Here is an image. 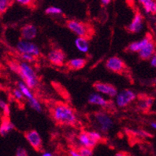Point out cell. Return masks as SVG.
<instances>
[{
    "instance_id": "cell-20",
    "label": "cell",
    "mask_w": 156,
    "mask_h": 156,
    "mask_svg": "<svg viewBox=\"0 0 156 156\" xmlns=\"http://www.w3.org/2000/svg\"><path fill=\"white\" fill-rule=\"evenodd\" d=\"M153 103H154V98L152 97L146 96V97L140 98L138 100L137 104H136V107L141 112H146L151 108Z\"/></svg>"
},
{
    "instance_id": "cell-9",
    "label": "cell",
    "mask_w": 156,
    "mask_h": 156,
    "mask_svg": "<svg viewBox=\"0 0 156 156\" xmlns=\"http://www.w3.org/2000/svg\"><path fill=\"white\" fill-rule=\"evenodd\" d=\"M105 67L115 73L122 74L126 69V65L122 58L118 56L109 57L105 62Z\"/></svg>"
},
{
    "instance_id": "cell-37",
    "label": "cell",
    "mask_w": 156,
    "mask_h": 156,
    "mask_svg": "<svg viewBox=\"0 0 156 156\" xmlns=\"http://www.w3.org/2000/svg\"><path fill=\"white\" fill-rule=\"evenodd\" d=\"M41 156H53V154H51V152H49V151H44L41 154Z\"/></svg>"
},
{
    "instance_id": "cell-3",
    "label": "cell",
    "mask_w": 156,
    "mask_h": 156,
    "mask_svg": "<svg viewBox=\"0 0 156 156\" xmlns=\"http://www.w3.org/2000/svg\"><path fill=\"white\" fill-rule=\"evenodd\" d=\"M102 140V135L101 132L97 130L90 131H82L79 133L77 141L80 147L94 148L101 140Z\"/></svg>"
},
{
    "instance_id": "cell-22",
    "label": "cell",
    "mask_w": 156,
    "mask_h": 156,
    "mask_svg": "<svg viewBox=\"0 0 156 156\" xmlns=\"http://www.w3.org/2000/svg\"><path fill=\"white\" fill-rule=\"evenodd\" d=\"M15 128L14 124L8 119L7 117L4 118L0 124V135L2 136H7L9 133L13 130Z\"/></svg>"
},
{
    "instance_id": "cell-26",
    "label": "cell",
    "mask_w": 156,
    "mask_h": 156,
    "mask_svg": "<svg viewBox=\"0 0 156 156\" xmlns=\"http://www.w3.org/2000/svg\"><path fill=\"white\" fill-rule=\"evenodd\" d=\"M81 156H93V149L89 148V147H80L79 148Z\"/></svg>"
},
{
    "instance_id": "cell-18",
    "label": "cell",
    "mask_w": 156,
    "mask_h": 156,
    "mask_svg": "<svg viewBox=\"0 0 156 156\" xmlns=\"http://www.w3.org/2000/svg\"><path fill=\"white\" fill-rule=\"evenodd\" d=\"M66 66L71 70H80L83 69L87 64L86 58L81 57H76V58H70L66 62Z\"/></svg>"
},
{
    "instance_id": "cell-34",
    "label": "cell",
    "mask_w": 156,
    "mask_h": 156,
    "mask_svg": "<svg viewBox=\"0 0 156 156\" xmlns=\"http://www.w3.org/2000/svg\"><path fill=\"white\" fill-rule=\"evenodd\" d=\"M69 156H81L79 150L76 149H70L69 151Z\"/></svg>"
},
{
    "instance_id": "cell-4",
    "label": "cell",
    "mask_w": 156,
    "mask_h": 156,
    "mask_svg": "<svg viewBox=\"0 0 156 156\" xmlns=\"http://www.w3.org/2000/svg\"><path fill=\"white\" fill-rule=\"evenodd\" d=\"M94 122H95L98 131L101 133H107L114 126L112 118L103 111H98L94 114Z\"/></svg>"
},
{
    "instance_id": "cell-29",
    "label": "cell",
    "mask_w": 156,
    "mask_h": 156,
    "mask_svg": "<svg viewBox=\"0 0 156 156\" xmlns=\"http://www.w3.org/2000/svg\"><path fill=\"white\" fill-rule=\"evenodd\" d=\"M9 67L11 71L16 73L18 74V72H19V62H10L9 63Z\"/></svg>"
},
{
    "instance_id": "cell-8",
    "label": "cell",
    "mask_w": 156,
    "mask_h": 156,
    "mask_svg": "<svg viewBox=\"0 0 156 156\" xmlns=\"http://www.w3.org/2000/svg\"><path fill=\"white\" fill-rule=\"evenodd\" d=\"M16 48L20 55L30 54L35 57H38L41 55V50L35 43L30 41H26L23 39L18 41Z\"/></svg>"
},
{
    "instance_id": "cell-11",
    "label": "cell",
    "mask_w": 156,
    "mask_h": 156,
    "mask_svg": "<svg viewBox=\"0 0 156 156\" xmlns=\"http://www.w3.org/2000/svg\"><path fill=\"white\" fill-rule=\"evenodd\" d=\"M94 88L95 89L96 92L109 98H115L118 93V90L115 86L105 82H95L94 83Z\"/></svg>"
},
{
    "instance_id": "cell-24",
    "label": "cell",
    "mask_w": 156,
    "mask_h": 156,
    "mask_svg": "<svg viewBox=\"0 0 156 156\" xmlns=\"http://www.w3.org/2000/svg\"><path fill=\"white\" fill-rule=\"evenodd\" d=\"M12 0H0V13H4L12 5Z\"/></svg>"
},
{
    "instance_id": "cell-31",
    "label": "cell",
    "mask_w": 156,
    "mask_h": 156,
    "mask_svg": "<svg viewBox=\"0 0 156 156\" xmlns=\"http://www.w3.org/2000/svg\"><path fill=\"white\" fill-rule=\"evenodd\" d=\"M20 5H24V6H29L34 2V0H15Z\"/></svg>"
},
{
    "instance_id": "cell-5",
    "label": "cell",
    "mask_w": 156,
    "mask_h": 156,
    "mask_svg": "<svg viewBox=\"0 0 156 156\" xmlns=\"http://www.w3.org/2000/svg\"><path fill=\"white\" fill-rule=\"evenodd\" d=\"M17 87L23 94L24 98H26L30 108L34 110L35 112H42V105H41V102L39 101V100L34 96V93L32 92V89H30L23 80L18 81Z\"/></svg>"
},
{
    "instance_id": "cell-25",
    "label": "cell",
    "mask_w": 156,
    "mask_h": 156,
    "mask_svg": "<svg viewBox=\"0 0 156 156\" xmlns=\"http://www.w3.org/2000/svg\"><path fill=\"white\" fill-rule=\"evenodd\" d=\"M0 108L2 109L5 116H8L10 114V108H9V105L6 103V101H4L2 98H0Z\"/></svg>"
},
{
    "instance_id": "cell-30",
    "label": "cell",
    "mask_w": 156,
    "mask_h": 156,
    "mask_svg": "<svg viewBox=\"0 0 156 156\" xmlns=\"http://www.w3.org/2000/svg\"><path fill=\"white\" fill-rule=\"evenodd\" d=\"M16 156H28V152L24 147H19L16 149Z\"/></svg>"
},
{
    "instance_id": "cell-2",
    "label": "cell",
    "mask_w": 156,
    "mask_h": 156,
    "mask_svg": "<svg viewBox=\"0 0 156 156\" xmlns=\"http://www.w3.org/2000/svg\"><path fill=\"white\" fill-rule=\"evenodd\" d=\"M19 66L18 74L22 80L32 90L37 88L39 85V78L34 68L26 62H19Z\"/></svg>"
},
{
    "instance_id": "cell-15",
    "label": "cell",
    "mask_w": 156,
    "mask_h": 156,
    "mask_svg": "<svg viewBox=\"0 0 156 156\" xmlns=\"http://www.w3.org/2000/svg\"><path fill=\"white\" fill-rule=\"evenodd\" d=\"M20 35L22 39L26 41H32L37 35V28L35 25L28 23L23 26L20 30Z\"/></svg>"
},
{
    "instance_id": "cell-28",
    "label": "cell",
    "mask_w": 156,
    "mask_h": 156,
    "mask_svg": "<svg viewBox=\"0 0 156 156\" xmlns=\"http://www.w3.org/2000/svg\"><path fill=\"white\" fill-rule=\"evenodd\" d=\"M36 58L37 57L30 55V54H22L21 55V58L23 59V62H28V63L34 62L36 60Z\"/></svg>"
},
{
    "instance_id": "cell-27",
    "label": "cell",
    "mask_w": 156,
    "mask_h": 156,
    "mask_svg": "<svg viewBox=\"0 0 156 156\" xmlns=\"http://www.w3.org/2000/svg\"><path fill=\"white\" fill-rule=\"evenodd\" d=\"M12 96H13L15 99L18 100V101H21V100H23V98H24L23 94L18 87L13 89V90H12Z\"/></svg>"
},
{
    "instance_id": "cell-12",
    "label": "cell",
    "mask_w": 156,
    "mask_h": 156,
    "mask_svg": "<svg viewBox=\"0 0 156 156\" xmlns=\"http://www.w3.org/2000/svg\"><path fill=\"white\" fill-rule=\"evenodd\" d=\"M47 58L50 63L54 66H61L66 62V55L62 49L53 48L48 51Z\"/></svg>"
},
{
    "instance_id": "cell-33",
    "label": "cell",
    "mask_w": 156,
    "mask_h": 156,
    "mask_svg": "<svg viewBox=\"0 0 156 156\" xmlns=\"http://www.w3.org/2000/svg\"><path fill=\"white\" fill-rule=\"evenodd\" d=\"M149 62H150V65H151V67L156 69V51L154 52V55H152V57L149 59Z\"/></svg>"
},
{
    "instance_id": "cell-32",
    "label": "cell",
    "mask_w": 156,
    "mask_h": 156,
    "mask_svg": "<svg viewBox=\"0 0 156 156\" xmlns=\"http://www.w3.org/2000/svg\"><path fill=\"white\" fill-rule=\"evenodd\" d=\"M134 133L136 136H139L140 137H147V136H149V133L147 132L144 131V130H142V129L136 130V131H134Z\"/></svg>"
},
{
    "instance_id": "cell-1",
    "label": "cell",
    "mask_w": 156,
    "mask_h": 156,
    "mask_svg": "<svg viewBox=\"0 0 156 156\" xmlns=\"http://www.w3.org/2000/svg\"><path fill=\"white\" fill-rule=\"evenodd\" d=\"M51 116L60 125L75 126L77 122V116L73 108L64 103H56L51 109Z\"/></svg>"
},
{
    "instance_id": "cell-21",
    "label": "cell",
    "mask_w": 156,
    "mask_h": 156,
    "mask_svg": "<svg viewBox=\"0 0 156 156\" xmlns=\"http://www.w3.org/2000/svg\"><path fill=\"white\" fill-rule=\"evenodd\" d=\"M138 2L147 14H156L155 0H138Z\"/></svg>"
},
{
    "instance_id": "cell-7",
    "label": "cell",
    "mask_w": 156,
    "mask_h": 156,
    "mask_svg": "<svg viewBox=\"0 0 156 156\" xmlns=\"http://www.w3.org/2000/svg\"><path fill=\"white\" fill-rule=\"evenodd\" d=\"M136 93L130 89H123L118 91L115 97V105L119 108H126L136 99Z\"/></svg>"
},
{
    "instance_id": "cell-14",
    "label": "cell",
    "mask_w": 156,
    "mask_h": 156,
    "mask_svg": "<svg viewBox=\"0 0 156 156\" xmlns=\"http://www.w3.org/2000/svg\"><path fill=\"white\" fill-rule=\"evenodd\" d=\"M87 101L90 105L101 107V108H110L112 105V102L108 101L104 95L98 92H93L89 94Z\"/></svg>"
},
{
    "instance_id": "cell-19",
    "label": "cell",
    "mask_w": 156,
    "mask_h": 156,
    "mask_svg": "<svg viewBox=\"0 0 156 156\" xmlns=\"http://www.w3.org/2000/svg\"><path fill=\"white\" fill-rule=\"evenodd\" d=\"M75 47L81 53H87L90 48L89 38L84 37H76L74 41Z\"/></svg>"
},
{
    "instance_id": "cell-38",
    "label": "cell",
    "mask_w": 156,
    "mask_h": 156,
    "mask_svg": "<svg viewBox=\"0 0 156 156\" xmlns=\"http://www.w3.org/2000/svg\"><path fill=\"white\" fill-rule=\"evenodd\" d=\"M150 125H151V126L153 129H156V122H151V123H150Z\"/></svg>"
},
{
    "instance_id": "cell-17",
    "label": "cell",
    "mask_w": 156,
    "mask_h": 156,
    "mask_svg": "<svg viewBox=\"0 0 156 156\" xmlns=\"http://www.w3.org/2000/svg\"><path fill=\"white\" fill-rule=\"evenodd\" d=\"M156 51V43L153 41H149L144 48L139 51L138 55L142 60H149Z\"/></svg>"
},
{
    "instance_id": "cell-16",
    "label": "cell",
    "mask_w": 156,
    "mask_h": 156,
    "mask_svg": "<svg viewBox=\"0 0 156 156\" xmlns=\"http://www.w3.org/2000/svg\"><path fill=\"white\" fill-rule=\"evenodd\" d=\"M152 40V37L150 34H147L145 37L143 38L140 39L138 41H135L133 42L129 43V45L127 46V50L129 52H135V53H138L139 51L145 46L146 44L150 41Z\"/></svg>"
},
{
    "instance_id": "cell-6",
    "label": "cell",
    "mask_w": 156,
    "mask_h": 156,
    "mask_svg": "<svg viewBox=\"0 0 156 156\" xmlns=\"http://www.w3.org/2000/svg\"><path fill=\"white\" fill-rule=\"evenodd\" d=\"M66 27L76 37H84L90 38L92 29L87 23L76 20H70L66 22Z\"/></svg>"
},
{
    "instance_id": "cell-13",
    "label": "cell",
    "mask_w": 156,
    "mask_h": 156,
    "mask_svg": "<svg viewBox=\"0 0 156 156\" xmlns=\"http://www.w3.org/2000/svg\"><path fill=\"white\" fill-rule=\"evenodd\" d=\"M144 25V20L143 15L140 12H136L126 29L131 34H138L143 30Z\"/></svg>"
},
{
    "instance_id": "cell-35",
    "label": "cell",
    "mask_w": 156,
    "mask_h": 156,
    "mask_svg": "<svg viewBox=\"0 0 156 156\" xmlns=\"http://www.w3.org/2000/svg\"><path fill=\"white\" fill-rule=\"evenodd\" d=\"M100 2H101L103 5H108L111 3L112 0H100Z\"/></svg>"
},
{
    "instance_id": "cell-10",
    "label": "cell",
    "mask_w": 156,
    "mask_h": 156,
    "mask_svg": "<svg viewBox=\"0 0 156 156\" xmlns=\"http://www.w3.org/2000/svg\"><path fill=\"white\" fill-rule=\"evenodd\" d=\"M25 138L29 144L36 151H41L43 140L41 135L35 129H30L25 133Z\"/></svg>"
},
{
    "instance_id": "cell-36",
    "label": "cell",
    "mask_w": 156,
    "mask_h": 156,
    "mask_svg": "<svg viewBox=\"0 0 156 156\" xmlns=\"http://www.w3.org/2000/svg\"><path fill=\"white\" fill-rule=\"evenodd\" d=\"M114 156H128V154L122 151H119V152H117Z\"/></svg>"
},
{
    "instance_id": "cell-23",
    "label": "cell",
    "mask_w": 156,
    "mask_h": 156,
    "mask_svg": "<svg viewBox=\"0 0 156 156\" xmlns=\"http://www.w3.org/2000/svg\"><path fill=\"white\" fill-rule=\"evenodd\" d=\"M47 15H60L62 13V9L58 6H48L44 10Z\"/></svg>"
}]
</instances>
